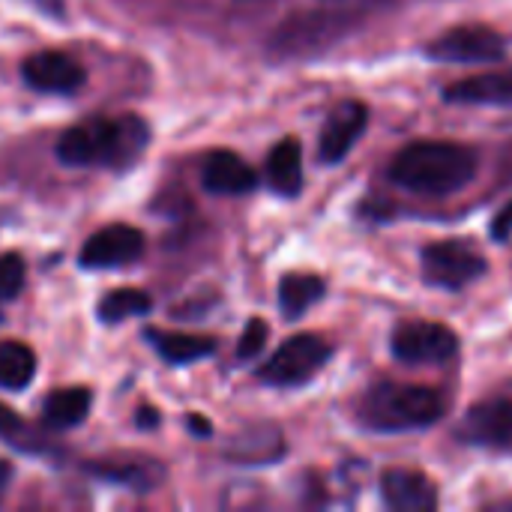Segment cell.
<instances>
[{
    "instance_id": "obj_1",
    "label": "cell",
    "mask_w": 512,
    "mask_h": 512,
    "mask_svg": "<svg viewBox=\"0 0 512 512\" xmlns=\"http://www.w3.org/2000/svg\"><path fill=\"white\" fill-rule=\"evenodd\" d=\"M150 129L141 117H87L57 138V159L72 168H129L141 159Z\"/></svg>"
},
{
    "instance_id": "obj_2",
    "label": "cell",
    "mask_w": 512,
    "mask_h": 512,
    "mask_svg": "<svg viewBox=\"0 0 512 512\" xmlns=\"http://www.w3.org/2000/svg\"><path fill=\"white\" fill-rule=\"evenodd\" d=\"M477 153L456 141H417L396 153L390 180L420 195H450L465 189L477 174Z\"/></svg>"
},
{
    "instance_id": "obj_3",
    "label": "cell",
    "mask_w": 512,
    "mask_h": 512,
    "mask_svg": "<svg viewBox=\"0 0 512 512\" xmlns=\"http://www.w3.org/2000/svg\"><path fill=\"white\" fill-rule=\"evenodd\" d=\"M330 3L336 6L303 9L285 18L273 30L267 51L282 60L315 57L348 39L366 21V3H351V0H330Z\"/></svg>"
},
{
    "instance_id": "obj_4",
    "label": "cell",
    "mask_w": 512,
    "mask_h": 512,
    "mask_svg": "<svg viewBox=\"0 0 512 512\" xmlns=\"http://www.w3.org/2000/svg\"><path fill=\"white\" fill-rule=\"evenodd\" d=\"M444 396L435 387L378 381L357 402V420L372 432H417L444 417Z\"/></svg>"
},
{
    "instance_id": "obj_5",
    "label": "cell",
    "mask_w": 512,
    "mask_h": 512,
    "mask_svg": "<svg viewBox=\"0 0 512 512\" xmlns=\"http://www.w3.org/2000/svg\"><path fill=\"white\" fill-rule=\"evenodd\" d=\"M330 357L333 348L327 339L315 333H300L279 345V351L258 369V378L270 387H300L312 381Z\"/></svg>"
},
{
    "instance_id": "obj_6",
    "label": "cell",
    "mask_w": 512,
    "mask_h": 512,
    "mask_svg": "<svg viewBox=\"0 0 512 512\" xmlns=\"http://www.w3.org/2000/svg\"><path fill=\"white\" fill-rule=\"evenodd\" d=\"M420 267L429 285L459 291L486 273V258L468 240H438L423 249Z\"/></svg>"
},
{
    "instance_id": "obj_7",
    "label": "cell",
    "mask_w": 512,
    "mask_h": 512,
    "mask_svg": "<svg viewBox=\"0 0 512 512\" xmlns=\"http://www.w3.org/2000/svg\"><path fill=\"white\" fill-rule=\"evenodd\" d=\"M390 348L393 357L408 366H435L456 357L459 336L438 321H405L393 330Z\"/></svg>"
},
{
    "instance_id": "obj_8",
    "label": "cell",
    "mask_w": 512,
    "mask_h": 512,
    "mask_svg": "<svg viewBox=\"0 0 512 512\" xmlns=\"http://www.w3.org/2000/svg\"><path fill=\"white\" fill-rule=\"evenodd\" d=\"M504 51V36L489 24H459L426 45V54L441 63H495Z\"/></svg>"
},
{
    "instance_id": "obj_9",
    "label": "cell",
    "mask_w": 512,
    "mask_h": 512,
    "mask_svg": "<svg viewBox=\"0 0 512 512\" xmlns=\"http://www.w3.org/2000/svg\"><path fill=\"white\" fill-rule=\"evenodd\" d=\"M84 471L102 483H111V486L138 492V495L156 492L168 477L165 465L144 453H108V456L87 462Z\"/></svg>"
},
{
    "instance_id": "obj_10",
    "label": "cell",
    "mask_w": 512,
    "mask_h": 512,
    "mask_svg": "<svg viewBox=\"0 0 512 512\" xmlns=\"http://www.w3.org/2000/svg\"><path fill=\"white\" fill-rule=\"evenodd\" d=\"M459 435L468 444L492 447V450H510L512 453V393L489 396L477 402L465 420Z\"/></svg>"
},
{
    "instance_id": "obj_11",
    "label": "cell",
    "mask_w": 512,
    "mask_h": 512,
    "mask_svg": "<svg viewBox=\"0 0 512 512\" xmlns=\"http://www.w3.org/2000/svg\"><path fill=\"white\" fill-rule=\"evenodd\" d=\"M144 255V234L132 225H108L96 231L81 249V267L111 270L135 264Z\"/></svg>"
},
{
    "instance_id": "obj_12",
    "label": "cell",
    "mask_w": 512,
    "mask_h": 512,
    "mask_svg": "<svg viewBox=\"0 0 512 512\" xmlns=\"http://www.w3.org/2000/svg\"><path fill=\"white\" fill-rule=\"evenodd\" d=\"M24 81L39 90V93H54V96H69L78 93L87 81V72L78 60L60 54V51H39L24 60L21 66Z\"/></svg>"
},
{
    "instance_id": "obj_13",
    "label": "cell",
    "mask_w": 512,
    "mask_h": 512,
    "mask_svg": "<svg viewBox=\"0 0 512 512\" xmlns=\"http://www.w3.org/2000/svg\"><path fill=\"white\" fill-rule=\"evenodd\" d=\"M366 123H369V108L363 102H357V99L339 102L330 111L324 132H321V141H318L321 162H327V165L342 162L351 153V147L360 141V135L366 132Z\"/></svg>"
},
{
    "instance_id": "obj_14",
    "label": "cell",
    "mask_w": 512,
    "mask_h": 512,
    "mask_svg": "<svg viewBox=\"0 0 512 512\" xmlns=\"http://www.w3.org/2000/svg\"><path fill=\"white\" fill-rule=\"evenodd\" d=\"M381 495L390 510L426 512L438 507L435 483L417 468H390L381 477Z\"/></svg>"
},
{
    "instance_id": "obj_15",
    "label": "cell",
    "mask_w": 512,
    "mask_h": 512,
    "mask_svg": "<svg viewBox=\"0 0 512 512\" xmlns=\"http://www.w3.org/2000/svg\"><path fill=\"white\" fill-rule=\"evenodd\" d=\"M201 183L213 195H246L258 186V174L231 150H213L204 162Z\"/></svg>"
},
{
    "instance_id": "obj_16",
    "label": "cell",
    "mask_w": 512,
    "mask_h": 512,
    "mask_svg": "<svg viewBox=\"0 0 512 512\" xmlns=\"http://www.w3.org/2000/svg\"><path fill=\"white\" fill-rule=\"evenodd\" d=\"M453 105H512V66L462 78L444 90Z\"/></svg>"
},
{
    "instance_id": "obj_17",
    "label": "cell",
    "mask_w": 512,
    "mask_h": 512,
    "mask_svg": "<svg viewBox=\"0 0 512 512\" xmlns=\"http://www.w3.org/2000/svg\"><path fill=\"white\" fill-rule=\"evenodd\" d=\"M282 453L285 444L276 426H252L225 447V459L234 465H270Z\"/></svg>"
},
{
    "instance_id": "obj_18",
    "label": "cell",
    "mask_w": 512,
    "mask_h": 512,
    "mask_svg": "<svg viewBox=\"0 0 512 512\" xmlns=\"http://www.w3.org/2000/svg\"><path fill=\"white\" fill-rule=\"evenodd\" d=\"M267 183L273 192L294 198L303 189V147L297 138H282L267 156Z\"/></svg>"
},
{
    "instance_id": "obj_19",
    "label": "cell",
    "mask_w": 512,
    "mask_h": 512,
    "mask_svg": "<svg viewBox=\"0 0 512 512\" xmlns=\"http://www.w3.org/2000/svg\"><path fill=\"white\" fill-rule=\"evenodd\" d=\"M150 345L159 351V357H165L174 366L183 363H195L204 360L216 351V339L213 336H195V333H168V330H147Z\"/></svg>"
},
{
    "instance_id": "obj_20",
    "label": "cell",
    "mask_w": 512,
    "mask_h": 512,
    "mask_svg": "<svg viewBox=\"0 0 512 512\" xmlns=\"http://www.w3.org/2000/svg\"><path fill=\"white\" fill-rule=\"evenodd\" d=\"M90 405H93V396L87 387H66V390H57L45 399L42 420L51 429H72V426H81L87 420Z\"/></svg>"
},
{
    "instance_id": "obj_21",
    "label": "cell",
    "mask_w": 512,
    "mask_h": 512,
    "mask_svg": "<svg viewBox=\"0 0 512 512\" xmlns=\"http://www.w3.org/2000/svg\"><path fill=\"white\" fill-rule=\"evenodd\" d=\"M324 279L312 273H291L279 282V306L285 318H300L306 315L321 297H324Z\"/></svg>"
},
{
    "instance_id": "obj_22",
    "label": "cell",
    "mask_w": 512,
    "mask_h": 512,
    "mask_svg": "<svg viewBox=\"0 0 512 512\" xmlns=\"http://www.w3.org/2000/svg\"><path fill=\"white\" fill-rule=\"evenodd\" d=\"M36 375V354L24 342H0V387L24 390Z\"/></svg>"
},
{
    "instance_id": "obj_23",
    "label": "cell",
    "mask_w": 512,
    "mask_h": 512,
    "mask_svg": "<svg viewBox=\"0 0 512 512\" xmlns=\"http://www.w3.org/2000/svg\"><path fill=\"white\" fill-rule=\"evenodd\" d=\"M153 309V300L147 291H138V288H117V291H108L96 309V315L105 321V324H120L126 318H135V315H147Z\"/></svg>"
},
{
    "instance_id": "obj_24",
    "label": "cell",
    "mask_w": 512,
    "mask_h": 512,
    "mask_svg": "<svg viewBox=\"0 0 512 512\" xmlns=\"http://www.w3.org/2000/svg\"><path fill=\"white\" fill-rule=\"evenodd\" d=\"M0 438L9 441V444L18 447V450H30V453L48 450L45 438L36 435L30 426H24V423L18 420V414H15L12 408H6V405H0Z\"/></svg>"
},
{
    "instance_id": "obj_25",
    "label": "cell",
    "mask_w": 512,
    "mask_h": 512,
    "mask_svg": "<svg viewBox=\"0 0 512 512\" xmlns=\"http://www.w3.org/2000/svg\"><path fill=\"white\" fill-rule=\"evenodd\" d=\"M24 285V261L21 255L9 252L0 255V300H12Z\"/></svg>"
},
{
    "instance_id": "obj_26",
    "label": "cell",
    "mask_w": 512,
    "mask_h": 512,
    "mask_svg": "<svg viewBox=\"0 0 512 512\" xmlns=\"http://www.w3.org/2000/svg\"><path fill=\"white\" fill-rule=\"evenodd\" d=\"M267 336H270V327L261 321V318H249L243 336H240V345H237V357L240 360H252L264 351L267 345Z\"/></svg>"
},
{
    "instance_id": "obj_27",
    "label": "cell",
    "mask_w": 512,
    "mask_h": 512,
    "mask_svg": "<svg viewBox=\"0 0 512 512\" xmlns=\"http://www.w3.org/2000/svg\"><path fill=\"white\" fill-rule=\"evenodd\" d=\"M489 234L498 240V243H504L507 237L512 234V201L510 204H504L501 210H498V216L492 219V225H489Z\"/></svg>"
},
{
    "instance_id": "obj_28",
    "label": "cell",
    "mask_w": 512,
    "mask_h": 512,
    "mask_svg": "<svg viewBox=\"0 0 512 512\" xmlns=\"http://www.w3.org/2000/svg\"><path fill=\"white\" fill-rule=\"evenodd\" d=\"M189 429H192V432H198V435H204V438L210 435V426H207L198 414H192V417H189Z\"/></svg>"
},
{
    "instance_id": "obj_29",
    "label": "cell",
    "mask_w": 512,
    "mask_h": 512,
    "mask_svg": "<svg viewBox=\"0 0 512 512\" xmlns=\"http://www.w3.org/2000/svg\"><path fill=\"white\" fill-rule=\"evenodd\" d=\"M9 480H12V468H9V462H0V498L9 486Z\"/></svg>"
},
{
    "instance_id": "obj_30",
    "label": "cell",
    "mask_w": 512,
    "mask_h": 512,
    "mask_svg": "<svg viewBox=\"0 0 512 512\" xmlns=\"http://www.w3.org/2000/svg\"><path fill=\"white\" fill-rule=\"evenodd\" d=\"M351 3H375V0H351Z\"/></svg>"
}]
</instances>
